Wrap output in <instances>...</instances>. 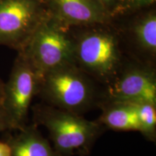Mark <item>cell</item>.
<instances>
[{"mask_svg":"<svg viewBox=\"0 0 156 156\" xmlns=\"http://www.w3.org/2000/svg\"><path fill=\"white\" fill-rule=\"evenodd\" d=\"M39 80L34 69L22 54L17 52L10 75L5 83L2 108L10 121L12 129L27 125L29 108L38 95Z\"/></svg>","mask_w":156,"mask_h":156,"instance_id":"cell-6","label":"cell"},{"mask_svg":"<svg viewBox=\"0 0 156 156\" xmlns=\"http://www.w3.org/2000/svg\"><path fill=\"white\" fill-rule=\"evenodd\" d=\"M71 30L76 65L95 81L105 85L112 83L126 60L119 32L113 21Z\"/></svg>","mask_w":156,"mask_h":156,"instance_id":"cell-1","label":"cell"},{"mask_svg":"<svg viewBox=\"0 0 156 156\" xmlns=\"http://www.w3.org/2000/svg\"><path fill=\"white\" fill-rule=\"evenodd\" d=\"M125 51L134 59L155 66L156 60V7L113 20Z\"/></svg>","mask_w":156,"mask_h":156,"instance_id":"cell-8","label":"cell"},{"mask_svg":"<svg viewBox=\"0 0 156 156\" xmlns=\"http://www.w3.org/2000/svg\"><path fill=\"white\" fill-rule=\"evenodd\" d=\"M7 129H12L10 121L2 106H0V132Z\"/></svg>","mask_w":156,"mask_h":156,"instance_id":"cell-14","label":"cell"},{"mask_svg":"<svg viewBox=\"0 0 156 156\" xmlns=\"http://www.w3.org/2000/svg\"><path fill=\"white\" fill-rule=\"evenodd\" d=\"M156 0H119L112 20L134 14L155 6Z\"/></svg>","mask_w":156,"mask_h":156,"instance_id":"cell-13","label":"cell"},{"mask_svg":"<svg viewBox=\"0 0 156 156\" xmlns=\"http://www.w3.org/2000/svg\"><path fill=\"white\" fill-rule=\"evenodd\" d=\"M10 147L7 142H0V156H10Z\"/></svg>","mask_w":156,"mask_h":156,"instance_id":"cell-16","label":"cell"},{"mask_svg":"<svg viewBox=\"0 0 156 156\" xmlns=\"http://www.w3.org/2000/svg\"><path fill=\"white\" fill-rule=\"evenodd\" d=\"M47 6L50 16L68 28L113 21L98 0H47Z\"/></svg>","mask_w":156,"mask_h":156,"instance_id":"cell-9","label":"cell"},{"mask_svg":"<svg viewBox=\"0 0 156 156\" xmlns=\"http://www.w3.org/2000/svg\"><path fill=\"white\" fill-rule=\"evenodd\" d=\"M104 96V101L156 104L155 66L126 59L114 80L106 85Z\"/></svg>","mask_w":156,"mask_h":156,"instance_id":"cell-7","label":"cell"},{"mask_svg":"<svg viewBox=\"0 0 156 156\" xmlns=\"http://www.w3.org/2000/svg\"><path fill=\"white\" fill-rule=\"evenodd\" d=\"M98 1L104 7V8L106 9L112 18V15L116 8L119 0H98Z\"/></svg>","mask_w":156,"mask_h":156,"instance_id":"cell-15","label":"cell"},{"mask_svg":"<svg viewBox=\"0 0 156 156\" xmlns=\"http://www.w3.org/2000/svg\"><path fill=\"white\" fill-rule=\"evenodd\" d=\"M134 103L139 119V132L147 140L155 142L156 136V104L149 102Z\"/></svg>","mask_w":156,"mask_h":156,"instance_id":"cell-12","label":"cell"},{"mask_svg":"<svg viewBox=\"0 0 156 156\" xmlns=\"http://www.w3.org/2000/svg\"><path fill=\"white\" fill-rule=\"evenodd\" d=\"M95 81L75 63L60 66L43 76L38 93L48 105L81 114L95 104Z\"/></svg>","mask_w":156,"mask_h":156,"instance_id":"cell-3","label":"cell"},{"mask_svg":"<svg viewBox=\"0 0 156 156\" xmlns=\"http://www.w3.org/2000/svg\"><path fill=\"white\" fill-rule=\"evenodd\" d=\"M102 114L98 122L114 131L139 132L140 123L134 103L104 101L101 103Z\"/></svg>","mask_w":156,"mask_h":156,"instance_id":"cell-11","label":"cell"},{"mask_svg":"<svg viewBox=\"0 0 156 156\" xmlns=\"http://www.w3.org/2000/svg\"><path fill=\"white\" fill-rule=\"evenodd\" d=\"M10 156H61L38 129L37 124H27L7 141Z\"/></svg>","mask_w":156,"mask_h":156,"instance_id":"cell-10","label":"cell"},{"mask_svg":"<svg viewBox=\"0 0 156 156\" xmlns=\"http://www.w3.org/2000/svg\"><path fill=\"white\" fill-rule=\"evenodd\" d=\"M34 113L35 124L47 129L53 147L61 156L88 153L104 128L98 122L87 120L81 114L50 105H37Z\"/></svg>","mask_w":156,"mask_h":156,"instance_id":"cell-2","label":"cell"},{"mask_svg":"<svg viewBox=\"0 0 156 156\" xmlns=\"http://www.w3.org/2000/svg\"><path fill=\"white\" fill-rule=\"evenodd\" d=\"M41 80L51 70L75 63V41L71 28L48 16L28 44L20 51Z\"/></svg>","mask_w":156,"mask_h":156,"instance_id":"cell-4","label":"cell"},{"mask_svg":"<svg viewBox=\"0 0 156 156\" xmlns=\"http://www.w3.org/2000/svg\"><path fill=\"white\" fill-rule=\"evenodd\" d=\"M5 97V83L0 78V106H2Z\"/></svg>","mask_w":156,"mask_h":156,"instance_id":"cell-17","label":"cell"},{"mask_svg":"<svg viewBox=\"0 0 156 156\" xmlns=\"http://www.w3.org/2000/svg\"><path fill=\"white\" fill-rule=\"evenodd\" d=\"M48 16L47 0H0V45L23 50Z\"/></svg>","mask_w":156,"mask_h":156,"instance_id":"cell-5","label":"cell"}]
</instances>
